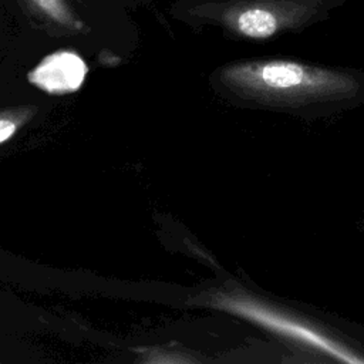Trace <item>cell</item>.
<instances>
[{
    "mask_svg": "<svg viewBox=\"0 0 364 364\" xmlns=\"http://www.w3.org/2000/svg\"><path fill=\"white\" fill-rule=\"evenodd\" d=\"M220 80L235 94L269 109L320 112L364 95V75L290 58H257L226 65Z\"/></svg>",
    "mask_w": 364,
    "mask_h": 364,
    "instance_id": "6da1fadb",
    "label": "cell"
},
{
    "mask_svg": "<svg viewBox=\"0 0 364 364\" xmlns=\"http://www.w3.org/2000/svg\"><path fill=\"white\" fill-rule=\"evenodd\" d=\"M344 4L346 0H176L171 11L237 38L266 41L326 21Z\"/></svg>",
    "mask_w": 364,
    "mask_h": 364,
    "instance_id": "7a4b0ae2",
    "label": "cell"
},
{
    "mask_svg": "<svg viewBox=\"0 0 364 364\" xmlns=\"http://www.w3.org/2000/svg\"><path fill=\"white\" fill-rule=\"evenodd\" d=\"M220 306L309 350L320 351L344 363H364V354L361 351L351 347L331 331L286 309L252 297H225Z\"/></svg>",
    "mask_w": 364,
    "mask_h": 364,
    "instance_id": "3957f363",
    "label": "cell"
},
{
    "mask_svg": "<svg viewBox=\"0 0 364 364\" xmlns=\"http://www.w3.org/2000/svg\"><path fill=\"white\" fill-rule=\"evenodd\" d=\"M4 9L30 23L61 34H82L90 28L88 11L125 10L115 0H1Z\"/></svg>",
    "mask_w": 364,
    "mask_h": 364,
    "instance_id": "277c9868",
    "label": "cell"
},
{
    "mask_svg": "<svg viewBox=\"0 0 364 364\" xmlns=\"http://www.w3.org/2000/svg\"><path fill=\"white\" fill-rule=\"evenodd\" d=\"M87 67L73 53H55L48 55L31 74L30 81L48 94H67L80 88Z\"/></svg>",
    "mask_w": 364,
    "mask_h": 364,
    "instance_id": "5b68a950",
    "label": "cell"
},
{
    "mask_svg": "<svg viewBox=\"0 0 364 364\" xmlns=\"http://www.w3.org/2000/svg\"><path fill=\"white\" fill-rule=\"evenodd\" d=\"M16 131V125L10 121L0 119V142L7 141Z\"/></svg>",
    "mask_w": 364,
    "mask_h": 364,
    "instance_id": "8992f818",
    "label": "cell"
},
{
    "mask_svg": "<svg viewBox=\"0 0 364 364\" xmlns=\"http://www.w3.org/2000/svg\"><path fill=\"white\" fill-rule=\"evenodd\" d=\"M125 10H138L145 7L151 0H115Z\"/></svg>",
    "mask_w": 364,
    "mask_h": 364,
    "instance_id": "52a82bcc",
    "label": "cell"
},
{
    "mask_svg": "<svg viewBox=\"0 0 364 364\" xmlns=\"http://www.w3.org/2000/svg\"><path fill=\"white\" fill-rule=\"evenodd\" d=\"M0 11H7V10L4 9V6H3V3H1V0H0Z\"/></svg>",
    "mask_w": 364,
    "mask_h": 364,
    "instance_id": "ba28073f",
    "label": "cell"
}]
</instances>
